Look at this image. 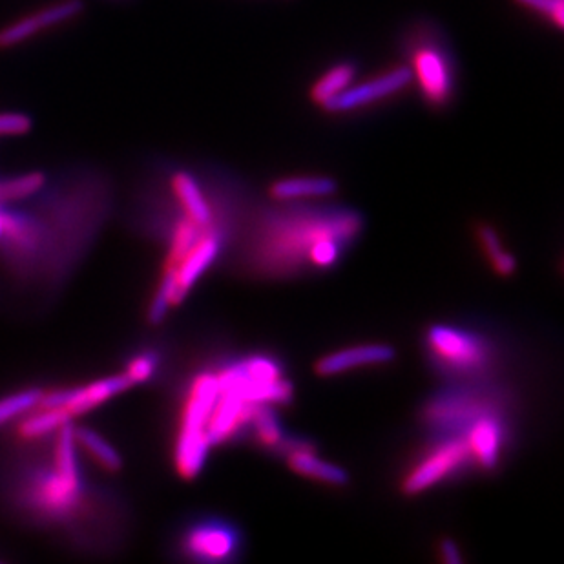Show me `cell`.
<instances>
[{"label": "cell", "mask_w": 564, "mask_h": 564, "mask_svg": "<svg viewBox=\"0 0 564 564\" xmlns=\"http://www.w3.org/2000/svg\"><path fill=\"white\" fill-rule=\"evenodd\" d=\"M397 50L420 101L433 112L450 110L459 97L460 63L446 28L431 17H415L398 33Z\"/></svg>", "instance_id": "6da1fadb"}, {"label": "cell", "mask_w": 564, "mask_h": 564, "mask_svg": "<svg viewBox=\"0 0 564 564\" xmlns=\"http://www.w3.org/2000/svg\"><path fill=\"white\" fill-rule=\"evenodd\" d=\"M220 395L218 373L205 371L196 376L188 389L187 402L181 415V428H179L176 450H174V464L183 479L198 477L207 457L210 446L207 435L210 413Z\"/></svg>", "instance_id": "7a4b0ae2"}, {"label": "cell", "mask_w": 564, "mask_h": 564, "mask_svg": "<svg viewBox=\"0 0 564 564\" xmlns=\"http://www.w3.org/2000/svg\"><path fill=\"white\" fill-rule=\"evenodd\" d=\"M426 345L433 360L453 375H475L490 364L488 342L451 325H433L426 335Z\"/></svg>", "instance_id": "3957f363"}, {"label": "cell", "mask_w": 564, "mask_h": 564, "mask_svg": "<svg viewBox=\"0 0 564 564\" xmlns=\"http://www.w3.org/2000/svg\"><path fill=\"white\" fill-rule=\"evenodd\" d=\"M409 88L411 77L408 68L398 63L366 79L358 77L355 83L335 97L322 112L327 115L360 114L389 103L391 99H397L398 95L404 94Z\"/></svg>", "instance_id": "277c9868"}, {"label": "cell", "mask_w": 564, "mask_h": 564, "mask_svg": "<svg viewBox=\"0 0 564 564\" xmlns=\"http://www.w3.org/2000/svg\"><path fill=\"white\" fill-rule=\"evenodd\" d=\"M84 8V0H55L0 26V52L19 48L22 44L33 41L37 35L52 32L59 26L79 19Z\"/></svg>", "instance_id": "5b68a950"}, {"label": "cell", "mask_w": 564, "mask_h": 564, "mask_svg": "<svg viewBox=\"0 0 564 564\" xmlns=\"http://www.w3.org/2000/svg\"><path fill=\"white\" fill-rule=\"evenodd\" d=\"M28 502L42 515L53 519H64L81 506L84 495L83 482L70 481L52 470L35 473L28 484Z\"/></svg>", "instance_id": "8992f818"}, {"label": "cell", "mask_w": 564, "mask_h": 564, "mask_svg": "<svg viewBox=\"0 0 564 564\" xmlns=\"http://www.w3.org/2000/svg\"><path fill=\"white\" fill-rule=\"evenodd\" d=\"M468 460H471V455L464 437L442 440L437 448L429 451L428 455L409 471L402 482V491L406 495H418L429 490L431 486L459 471Z\"/></svg>", "instance_id": "52a82bcc"}, {"label": "cell", "mask_w": 564, "mask_h": 564, "mask_svg": "<svg viewBox=\"0 0 564 564\" xmlns=\"http://www.w3.org/2000/svg\"><path fill=\"white\" fill-rule=\"evenodd\" d=\"M132 387L125 373L121 375L106 376L95 380L92 384L72 389H53L42 393L39 408H63L72 415L79 417L88 411L108 402L110 398L125 393Z\"/></svg>", "instance_id": "ba28073f"}, {"label": "cell", "mask_w": 564, "mask_h": 564, "mask_svg": "<svg viewBox=\"0 0 564 564\" xmlns=\"http://www.w3.org/2000/svg\"><path fill=\"white\" fill-rule=\"evenodd\" d=\"M183 552L203 563H225L240 550V535L221 521H205L190 526L183 535Z\"/></svg>", "instance_id": "9c48e42d"}, {"label": "cell", "mask_w": 564, "mask_h": 564, "mask_svg": "<svg viewBox=\"0 0 564 564\" xmlns=\"http://www.w3.org/2000/svg\"><path fill=\"white\" fill-rule=\"evenodd\" d=\"M218 225L210 227L201 234L194 247L181 258V262L172 269V280H174V305L183 302L188 291L198 282L199 276L209 269L214 260L220 256L223 247Z\"/></svg>", "instance_id": "30bf717a"}, {"label": "cell", "mask_w": 564, "mask_h": 564, "mask_svg": "<svg viewBox=\"0 0 564 564\" xmlns=\"http://www.w3.org/2000/svg\"><path fill=\"white\" fill-rule=\"evenodd\" d=\"M504 424L499 417L490 415L486 411L477 413V417L470 418L468 431L464 440L468 444L471 459L475 460L482 470H493L501 459L504 448Z\"/></svg>", "instance_id": "8fae6325"}, {"label": "cell", "mask_w": 564, "mask_h": 564, "mask_svg": "<svg viewBox=\"0 0 564 564\" xmlns=\"http://www.w3.org/2000/svg\"><path fill=\"white\" fill-rule=\"evenodd\" d=\"M395 349L387 344H364L347 347L322 356L314 371L320 376H336L358 367L384 366L395 360Z\"/></svg>", "instance_id": "7c38bea8"}, {"label": "cell", "mask_w": 564, "mask_h": 564, "mask_svg": "<svg viewBox=\"0 0 564 564\" xmlns=\"http://www.w3.org/2000/svg\"><path fill=\"white\" fill-rule=\"evenodd\" d=\"M280 450L287 451L289 468L302 477H309V479L322 482V484H329V486H345L349 482L347 471L342 470L340 466H336L333 462L320 459L314 453L313 446L305 444L303 440H298L293 444L285 440Z\"/></svg>", "instance_id": "4fadbf2b"}, {"label": "cell", "mask_w": 564, "mask_h": 564, "mask_svg": "<svg viewBox=\"0 0 564 564\" xmlns=\"http://www.w3.org/2000/svg\"><path fill=\"white\" fill-rule=\"evenodd\" d=\"M358 77H360V64L356 61L353 59L336 61L314 79L307 90V97L311 105L324 110L335 97L355 83Z\"/></svg>", "instance_id": "5bb4252c"}, {"label": "cell", "mask_w": 564, "mask_h": 564, "mask_svg": "<svg viewBox=\"0 0 564 564\" xmlns=\"http://www.w3.org/2000/svg\"><path fill=\"white\" fill-rule=\"evenodd\" d=\"M2 238L11 247V251L24 256H32L41 249L42 230L39 220L19 209L2 205Z\"/></svg>", "instance_id": "9a60e30c"}, {"label": "cell", "mask_w": 564, "mask_h": 564, "mask_svg": "<svg viewBox=\"0 0 564 564\" xmlns=\"http://www.w3.org/2000/svg\"><path fill=\"white\" fill-rule=\"evenodd\" d=\"M336 181L327 176H291L271 183L269 194L280 203L331 198L336 194Z\"/></svg>", "instance_id": "2e32d148"}, {"label": "cell", "mask_w": 564, "mask_h": 564, "mask_svg": "<svg viewBox=\"0 0 564 564\" xmlns=\"http://www.w3.org/2000/svg\"><path fill=\"white\" fill-rule=\"evenodd\" d=\"M39 411H30L22 417L17 426V435L24 440H37L57 433L59 429L72 422V415L63 408H39Z\"/></svg>", "instance_id": "e0dca14e"}, {"label": "cell", "mask_w": 564, "mask_h": 564, "mask_svg": "<svg viewBox=\"0 0 564 564\" xmlns=\"http://www.w3.org/2000/svg\"><path fill=\"white\" fill-rule=\"evenodd\" d=\"M48 187V176L41 170L0 179V205H13L39 196Z\"/></svg>", "instance_id": "ac0fdd59"}, {"label": "cell", "mask_w": 564, "mask_h": 564, "mask_svg": "<svg viewBox=\"0 0 564 564\" xmlns=\"http://www.w3.org/2000/svg\"><path fill=\"white\" fill-rule=\"evenodd\" d=\"M74 433L77 446L83 448L94 459L95 464H99L103 470L115 473L123 468L121 453L115 450L114 446L108 440L103 439L97 431L79 428L74 429Z\"/></svg>", "instance_id": "d6986e66"}, {"label": "cell", "mask_w": 564, "mask_h": 564, "mask_svg": "<svg viewBox=\"0 0 564 564\" xmlns=\"http://www.w3.org/2000/svg\"><path fill=\"white\" fill-rule=\"evenodd\" d=\"M210 229V227H209ZM207 229L199 227L198 223L190 220L181 212V216L174 220L172 225V234H170V243H168L167 262H165V271H172L181 258L187 254L194 243L201 238V234Z\"/></svg>", "instance_id": "ffe728a7"}, {"label": "cell", "mask_w": 564, "mask_h": 564, "mask_svg": "<svg viewBox=\"0 0 564 564\" xmlns=\"http://www.w3.org/2000/svg\"><path fill=\"white\" fill-rule=\"evenodd\" d=\"M251 424L256 431V439L262 444L263 448H272V450L282 448V444L285 442V433L280 426V420L276 418L269 404L258 406Z\"/></svg>", "instance_id": "44dd1931"}, {"label": "cell", "mask_w": 564, "mask_h": 564, "mask_svg": "<svg viewBox=\"0 0 564 564\" xmlns=\"http://www.w3.org/2000/svg\"><path fill=\"white\" fill-rule=\"evenodd\" d=\"M477 232H479L482 249L486 252V256L490 258L495 272L501 274V276H512L513 272L517 271V262L510 252L502 249L501 240H499L495 229L490 225H481Z\"/></svg>", "instance_id": "7402d4cb"}, {"label": "cell", "mask_w": 564, "mask_h": 564, "mask_svg": "<svg viewBox=\"0 0 564 564\" xmlns=\"http://www.w3.org/2000/svg\"><path fill=\"white\" fill-rule=\"evenodd\" d=\"M41 395V389L30 387V389H22L13 395L0 398V428L19 417H24L33 409H37Z\"/></svg>", "instance_id": "603a6c76"}, {"label": "cell", "mask_w": 564, "mask_h": 564, "mask_svg": "<svg viewBox=\"0 0 564 564\" xmlns=\"http://www.w3.org/2000/svg\"><path fill=\"white\" fill-rule=\"evenodd\" d=\"M513 4L533 15L537 21L544 22L546 26L563 30L564 0H513Z\"/></svg>", "instance_id": "cb8c5ba5"}, {"label": "cell", "mask_w": 564, "mask_h": 564, "mask_svg": "<svg viewBox=\"0 0 564 564\" xmlns=\"http://www.w3.org/2000/svg\"><path fill=\"white\" fill-rule=\"evenodd\" d=\"M157 366H159V356L152 351H145V353L134 356L126 364L125 376L130 380L132 386L145 384L152 376L156 375Z\"/></svg>", "instance_id": "d4e9b609"}, {"label": "cell", "mask_w": 564, "mask_h": 564, "mask_svg": "<svg viewBox=\"0 0 564 564\" xmlns=\"http://www.w3.org/2000/svg\"><path fill=\"white\" fill-rule=\"evenodd\" d=\"M33 130V117L26 112H0V137H21Z\"/></svg>", "instance_id": "484cf974"}, {"label": "cell", "mask_w": 564, "mask_h": 564, "mask_svg": "<svg viewBox=\"0 0 564 564\" xmlns=\"http://www.w3.org/2000/svg\"><path fill=\"white\" fill-rule=\"evenodd\" d=\"M439 552L444 563L457 564L462 561L459 546L453 543L451 539H444V541H440Z\"/></svg>", "instance_id": "4316f807"}, {"label": "cell", "mask_w": 564, "mask_h": 564, "mask_svg": "<svg viewBox=\"0 0 564 564\" xmlns=\"http://www.w3.org/2000/svg\"><path fill=\"white\" fill-rule=\"evenodd\" d=\"M2 230H4V223H2V205H0V238H2Z\"/></svg>", "instance_id": "83f0119b"}, {"label": "cell", "mask_w": 564, "mask_h": 564, "mask_svg": "<svg viewBox=\"0 0 564 564\" xmlns=\"http://www.w3.org/2000/svg\"><path fill=\"white\" fill-rule=\"evenodd\" d=\"M114 2H128V0H114Z\"/></svg>", "instance_id": "f1b7e54d"}]
</instances>
